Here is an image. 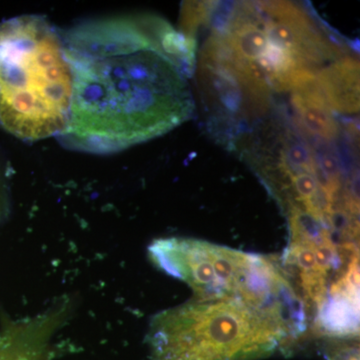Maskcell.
<instances>
[{
	"label": "cell",
	"instance_id": "5b68a950",
	"mask_svg": "<svg viewBox=\"0 0 360 360\" xmlns=\"http://www.w3.org/2000/svg\"><path fill=\"white\" fill-rule=\"evenodd\" d=\"M359 258L347 274L329 286L328 296L317 311V323L324 333L350 338L359 331Z\"/></svg>",
	"mask_w": 360,
	"mask_h": 360
},
{
	"label": "cell",
	"instance_id": "3957f363",
	"mask_svg": "<svg viewBox=\"0 0 360 360\" xmlns=\"http://www.w3.org/2000/svg\"><path fill=\"white\" fill-rule=\"evenodd\" d=\"M73 77L63 37L44 18L0 22V127L21 141L58 136L70 120Z\"/></svg>",
	"mask_w": 360,
	"mask_h": 360
},
{
	"label": "cell",
	"instance_id": "7a4b0ae2",
	"mask_svg": "<svg viewBox=\"0 0 360 360\" xmlns=\"http://www.w3.org/2000/svg\"><path fill=\"white\" fill-rule=\"evenodd\" d=\"M305 11L288 2L238 4L208 44L217 68L250 89H297L338 52Z\"/></svg>",
	"mask_w": 360,
	"mask_h": 360
},
{
	"label": "cell",
	"instance_id": "6da1fadb",
	"mask_svg": "<svg viewBox=\"0 0 360 360\" xmlns=\"http://www.w3.org/2000/svg\"><path fill=\"white\" fill-rule=\"evenodd\" d=\"M63 37L73 77L68 148L117 153L172 131L193 115L195 41L150 15L92 20Z\"/></svg>",
	"mask_w": 360,
	"mask_h": 360
},
{
	"label": "cell",
	"instance_id": "8992f818",
	"mask_svg": "<svg viewBox=\"0 0 360 360\" xmlns=\"http://www.w3.org/2000/svg\"><path fill=\"white\" fill-rule=\"evenodd\" d=\"M328 360H359V350L356 345H343L333 348Z\"/></svg>",
	"mask_w": 360,
	"mask_h": 360
},
{
	"label": "cell",
	"instance_id": "277c9868",
	"mask_svg": "<svg viewBox=\"0 0 360 360\" xmlns=\"http://www.w3.org/2000/svg\"><path fill=\"white\" fill-rule=\"evenodd\" d=\"M150 360H257L293 340L271 315L236 298L189 302L151 321Z\"/></svg>",
	"mask_w": 360,
	"mask_h": 360
}]
</instances>
